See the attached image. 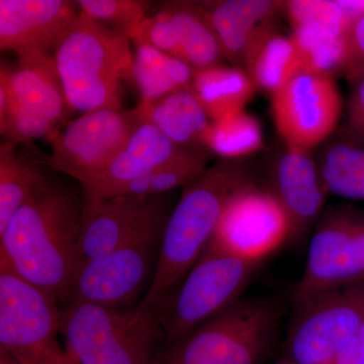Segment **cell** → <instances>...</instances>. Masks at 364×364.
Instances as JSON below:
<instances>
[{
  "mask_svg": "<svg viewBox=\"0 0 364 364\" xmlns=\"http://www.w3.org/2000/svg\"><path fill=\"white\" fill-rule=\"evenodd\" d=\"M83 196L46 179L0 232V258L67 304L80 260Z\"/></svg>",
  "mask_w": 364,
  "mask_h": 364,
  "instance_id": "obj_1",
  "label": "cell"
},
{
  "mask_svg": "<svg viewBox=\"0 0 364 364\" xmlns=\"http://www.w3.org/2000/svg\"><path fill=\"white\" fill-rule=\"evenodd\" d=\"M251 181L244 160L220 159L183 189L163 232L156 269L139 310L158 315L214 239L228 203Z\"/></svg>",
  "mask_w": 364,
  "mask_h": 364,
  "instance_id": "obj_2",
  "label": "cell"
},
{
  "mask_svg": "<svg viewBox=\"0 0 364 364\" xmlns=\"http://www.w3.org/2000/svg\"><path fill=\"white\" fill-rule=\"evenodd\" d=\"M131 42L79 13L53 53L71 109L121 107L122 83L131 79L133 65Z\"/></svg>",
  "mask_w": 364,
  "mask_h": 364,
  "instance_id": "obj_3",
  "label": "cell"
},
{
  "mask_svg": "<svg viewBox=\"0 0 364 364\" xmlns=\"http://www.w3.org/2000/svg\"><path fill=\"white\" fill-rule=\"evenodd\" d=\"M65 349L80 364H157L158 315L72 301L61 310Z\"/></svg>",
  "mask_w": 364,
  "mask_h": 364,
  "instance_id": "obj_4",
  "label": "cell"
},
{
  "mask_svg": "<svg viewBox=\"0 0 364 364\" xmlns=\"http://www.w3.org/2000/svg\"><path fill=\"white\" fill-rule=\"evenodd\" d=\"M282 310L267 299H238L176 343L157 364H259L272 349Z\"/></svg>",
  "mask_w": 364,
  "mask_h": 364,
  "instance_id": "obj_5",
  "label": "cell"
},
{
  "mask_svg": "<svg viewBox=\"0 0 364 364\" xmlns=\"http://www.w3.org/2000/svg\"><path fill=\"white\" fill-rule=\"evenodd\" d=\"M259 265L213 239L158 313L164 346L176 343L240 299Z\"/></svg>",
  "mask_w": 364,
  "mask_h": 364,
  "instance_id": "obj_6",
  "label": "cell"
},
{
  "mask_svg": "<svg viewBox=\"0 0 364 364\" xmlns=\"http://www.w3.org/2000/svg\"><path fill=\"white\" fill-rule=\"evenodd\" d=\"M58 303L0 258V353L16 364H36L58 351Z\"/></svg>",
  "mask_w": 364,
  "mask_h": 364,
  "instance_id": "obj_7",
  "label": "cell"
},
{
  "mask_svg": "<svg viewBox=\"0 0 364 364\" xmlns=\"http://www.w3.org/2000/svg\"><path fill=\"white\" fill-rule=\"evenodd\" d=\"M296 306L284 360L332 364L364 323V282L326 291Z\"/></svg>",
  "mask_w": 364,
  "mask_h": 364,
  "instance_id": "obj_8",
  "label": "cell"
},
{
  "mask_svg": "<svg viewBox=\"0 0 364 364\" xmlns=\"http://www.w3.org/2000/svg\"><path fill=\"white\" fill-rule=\"evenodd\" d=\"M144 122L140 105L86 112L53 138L51 154L38 159L40 164L81 182L100 173Z\"/></svg>",
  "mask_w": 364,
  "mask_h": 364,
  "instance_id": "obj_9",
  "label": "cell"
},
{
  "mask_svg": "<svg viewBox=\"0 0 364 364\" xmlns=\"http://www.w3.org/2000/svg\"><path fill=\"white\" fill-rule=\"evenodd\" d=\"M171 212L168 193L117 196L85 203L79 264L129 244L161 239Z\"/></svg>",
  "mask_w": 364,
  "mask_h": 364,
  "instance_id": "obj_10",
  "label": "cell"
},
{
  "mask_svg": "<svg viewBox=\"0 0 364 364\" xmlns=\"http://www.w3.org/2000/svg\"><path fill=\"white\" fill-rule=\"evenodd\" d=\"M343 111L334 77L301 73L272 97L275 128L287 145L311 150L336 130Z\"/></svg>",
  "mask_w": 364,
  "mask_h": 364,
  "instance_id": "obj_11",
  "label": "cell"
},
{
  "mask_svg": "<svg viewBox=\"0 0 364 364\" xmlns=\"http://www.w3.org/2000/svg\"><path fill=\"white\" fill-rule=\"evenodd\" d=\"M364 280V219L332 215L314 234L296 306L326 291Z\"/></svg>",
  "mask_w": 364,
  "mask_h": 364,
  "instance_id": "obj_12",
  "label": "cell"
},
{
  "mask_svg": "<svg viewBox=\"0 0 364 364\" xmlns=\"http://www.w3.org/2000/svg\"><path fill=\"white\" fill-rule=\"evenodd\" d=\"M289 239L291 224L284 208L268 189L252 181L228 203L214 237L228 250L260 263Z\"/></svg>",
  "mask_w": 364,
  "mask_h": 364,
  "instance_id": "obj_13",
  "label": "cell"
},
{
  "mask_svg": "<svg viewBox=\"0 0 364 364\" xmlns=\"http://www.w3.org/2000/svg\"><path fill=\"white\" fill-rule=\"evenodd\" d=\"M131 40L152 45L195 71L217 65L224 56L200 2H167L141 23Z\"/></svg>",
  "mask_w": 364,
  "mask_h": 364,
  "instance_id": "obj_14",
  "label": "cell"
},
{
  "mask_svg": "<svg viewBox=\"0 0 364 364\" xmlns=\"http://www.w3.org/2000/svg\"><path fill=\"white\" fill-rule=\"evenodd\" d=\"M160 241L136 242L80 263L72 280L67 304L83 301L119 308L128 303L145 282L154 249Z\"/></svg>",
  "mask_w": 364,
  "mask_h": 364,
  "instance_id": "obj_15",
  "label": "cell"
},
{
  "mask_svg": "<svg viewBox=\"0 0 364 364\" xmlns=\"http://www.w3.org/2000/svg\"><path fill=\"white\" fill-rule=\"evenodd\" d=\"M77 7L66 0H0V48L18 57L55 51Z\"/></svg>",
  "mask_w": 364,
  "mask_h": 364,
  "instance_id": "obj_16",
  "label": "cell"
},
{
  "mask_svg": "<svg viewBox=\"0 0 364 364\" xmlns=\"http://www.w3.org/2000/svg\"><path fill=\"white\" fill-rule=\"evenodd\" d=\"M0 74L6 77L11 93L9 114L61 130L71 109L53 55L35 53L18 57L14 66L2 63Z\"/></svg>",
  "mask_w": 364,
  "mask_h": 364,
  "instance_id": "obj_17",
  "label": "cell"
},
{
  "mask_svg": "<svg viewBox=\"0 0 364 364\" xmlns=\"http://www.w3.org/2000/svg\"><path fill=\"white\" fill-rule=\"evenodd\" d=\"M289 218L291 239L301 240L324 207L328 195L318 162L311 150L287 145L272 176L268 189Z\"/></svg>",
  "mask_w": 364,
  "mask_h": 364,
  "instance_id": "obj_18",
  "label": "cell"
},
{
  "mask_svg": "<svg viewBox=\"0 0 364 364\" xmlns=\"http://www.w3.org/2000/svg\"><path fill=\"white\" fill-rule=\"evenodd\" d=\"M200 4L223 55L233 66L242 68L263 41L274 33L273 23L284 2L222 0Z\"/></svg>",
  "mask_w": 364,
  "mask_h": 364,
  "instance_id": "obj_19",
  "label": "cell"
},
{
  "mask_svg": "<svg viewBox=\"0 0 364 364\" xmlns=\"http://www.w3.org/2000/svg\"><path fill=\"white\" fill-rule=\"evenodd\" d=\"M182 149L145 119L100 173L79 182L83 202L92 203L105 200L112 191L164 164Z\"/></svg>",
  "mask_w": 364,
  "mask_h": 364,
  "instance_id": "obj_20",
  "label": "cell"
},
{
  "mask_svg": "<svg viewBox=\"0 0 364 364\" xmlns=\"http://www.w3.org/2000/svg\"><path fill=\"white\" fill-rule=\"evenodd\" d=\"M146 121L154 124L172 143L188 149H205L210 119L191 87L140 102Z\"/></svg>",
  "mask_w": 364,
  "mask_h": 364,
  "instance_id": "obj_21",
  "label": "cell"
},
{
  "mask_svg": "<svg viewBox=\"0 0 364 364\" xmlns=\"http://www.w3.org/2000/svg\"><path fill=\"white\" fill-rule=\"evenodd\" d=\"M191 88L210 121L245 111L256 90L243 68L220 64L195 71Z\"/></svg>",
  "mask_w": 364,
  "mask_h": 364,
  "instance_id": "obj_22",
  "label": "cell"
},
{
  "mask_svg": "<svg viewBox=\"0 0 364 364\" xmlns=\"http://www.w3.org/2000/svg\"><path fill=\"white\" fill-rule=\"evenodd\" d=\"M195 70L181 60L152 45L135 44L131 79L142 100L152 102L176 91L191 87Z\"/></svg>",
  "mask_w": 364,
  "mask_h": 364,
  "instance_id": "obj_23",
  "label": "cell"
},
{
  "mask_svg": "<svg viewBox=\"0 0 364 364\" xmlns=\"http://www.w3.org/2000/svg\"><path fill=\"white\" fill-rule=\"evenodd\" d=\"M18 146L0 144V232L47 179L37 161L23 157Z\"/></svg>",
  "mask_w": 364,
  "mask_h": 364,
  "instance_id": "obj_24",
  "label": "cell"
},
{
  "mask_svg": "<svg viewBox=\"0 0 364 364\" xmlns=\"http://www.w3.org/2000/svg\"><path fill=\"white\" fill-rule=\"evenodd\" d=\"M256 90L272 95L303 73L301 54L293 37L272 33L245 66Z\"/></svg>",
  "mask_w": 364,
  "mask_h": 364,
  "instance_id": "obj_25",
  "label": "cell"
},
{
  "mask_svg": "<svg viewBox=\"0 0 364 364\" xmlns=\"http://www.w3.org/2000/svg\"><path fill=\"white\" fill-rule=\"evenodd\" d=\"M210 161V151L183 148L164 164L112 191L109 198L165 195L177 188H188L205 173Z\"/></svg>",
  "mask_w": 364,
  "mask_h": 364,
  "instance_id": "obj_26",
  "label": "cell"
},
{
  "mask_svg": "<svg viewBox=\"0 0 364 364\" xmlns=\"http://www.w3.org/2000/svg\"><path fill=\"white\" fill-rule=\"evenodd\" d=\"M264 146L259 119L244 111L210 122L205 149L221 159L244 160Z\"/></svg>",
  "mask_w": 364,
  "mask_h": 364,
  "instance_id": "obj_27",
  "label": "cell"
},
{
  "mask_svg": "<svg viewBox=\"0 0 364 364\" xmlns=\"http://www.w3.org/2000/svg\"><path fill=\"white\" fill-rule=\"evenodd\" d=\"M318 165L328 193L348 200H363V147L349 142L332 144Z\"/></svg>",
  "mask_w": 364,
  "mask_h": 364,
  "instance_id": "obj_28",
  "label": "cell"
},
{
  "mask_svg": "<svg viewBox=\"0 0 364 364\" xmlns=\"http://www.w3.org/2000/svg\"><path fill=\"white\" fill-rule=\"evenodd\" d=\"M284 9L293 33L342 37L351 26L337 0H291L284 2Z\"/></svg>",
  "mask_w": 364,
  "mask_h": 364,
  "instance_id": "obj_29",
  "label": "cell"
},
{
  "mask_svg": "<svg viewBox=\"0 0 364 364\" xmlns=\"http://www.w3.org/2000/svg\"><path fill=\"white\" fill-rule=\"evenodd\" d=\"M303 62V73L334 77L344 72L347 60V36L321 37L305 33L291 35Z\"/></svg>",
  "mask_w": 364,
  "mask_h": 364,
  "instance_id": "obj_30",
  "label": "cell"
},
{
  "mask_svg": "<svg viewBox=\"0 0 364 364\" xmlns=\"http://www.w3.org/2000/svg\"><path fill=\"white\" fill-rule=\"evenodd\" d=\"M79 9L98 23L132 37L148 16L150 1L144 0H78Z\"/></svg>",
  "mask_w": 364,
  "mask_h": 364,
  "instance_id": "obj_31",
  "label": "cell"
},
{
  "mask_svg": "<svg viewBox=\"0 0 364 364\" xmlns=\"http://www.w3.org/2000/svg\"><path fill=\"white\" fill-rule=\"evenodd\" d=\"M343 73L352 82L364 75V13L354 21L347 33V60Z\"/></svg>",
  "mask_w": 364,
  "mask_h": 364,
  "instance_id": "obj_32",
  "label": "cell"
},
{
  "mask_svg": "<svg viewBox=\"0 0 364 364\" xmlns=\"http://www.w3.org/2000/svg\"><path fill=\"white\" fill-rule=\"evenodd\" d=\"M347 123L354 135L364 138V75L353 81L347 109Z\"/></svg>",
  "mask_w": 364,
  "mask_h": 364,
  "instance_id": "obj_33",
  "label": "cell"
},
{
  "mask_svg": "<svg viewBox=\"0 0 364 364\" xmlns=\"http://www.w3.org/2000/svg\"><path fill=\"white\" fill-rule=\"evenodd\" d=\"M332 364H364V323L337 354Z\"/></svg>",
  "mask_w": 364,
  "mask_h": 364,
  "instance_id": "obj_34",
  "label": "cell"
},
{
  "mask_svg": "<svg viewBox=\"0 0 364 364\" xmlns=\"http://www.w3.org/2000/svg\"><path fill=\"white\" fill-rule=\"evenodd\" d=\"M14 361V360H13ZM14 364H16L14 361ZM36 364H80L73 356L66 350L65 348H60L58 351L43 359L42 361Z\"/></svg>",
  "mask_w": 364,
  "mask_h": 364,
  "instance_id": "obj_35",
  "label": "cell"
},
{
  "mask_svg": "<svg viewBox=\"0 0 364 364\" xmlns=\"http://www.w3.org/2000/svg\"><path fill=\"white\" fill-rule=\"evenodd\" d=\"M0 364H14V361L6 354L0 353Z\"/></svg>",
  "mask_w": 364,
  "mask_h": 364,
  "instance_id": "obj_36",
  "label": "cell"
},
{
  "mask_svg": "<svg viewBox=\"0 0 364 364\" xmlns=\"http://www.w3.org/2000/svg\"><path fill=\"white\" fill-rule=\"evenodd\" d=\"M275 364H299V363H291V361L282 360V363H275Z\"/></svg>",
  "mask_w": 364,
  "mask_h": 364,
  "instance_id": "obj_37",
  "label": "cell"
}]
</instances>
